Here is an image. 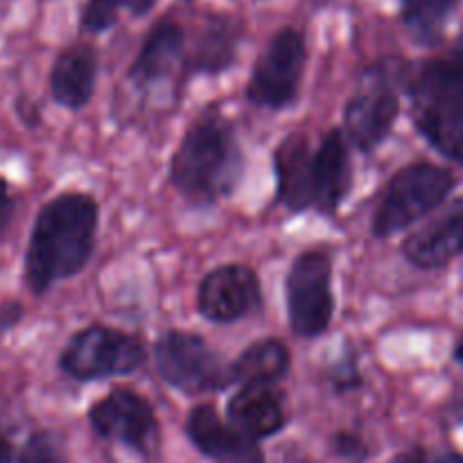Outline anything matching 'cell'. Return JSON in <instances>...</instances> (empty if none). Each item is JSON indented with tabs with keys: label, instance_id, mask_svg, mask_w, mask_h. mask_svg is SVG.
Segmentation results:
<instances>
[{
	"label": "cell",
	"instance_id": "9c48e42d",
	"mask_svg": "<svg viewBox=\"0 0 463 463\" xmlns=\"http://www.w3.org/2000/svg\"><path fill=\"white\" fill-rule=\"evenodd\" d=\"M396 66L384 68L373 66L366 72V84L360 93L348 99L344 109V127L362 152H371L378 147L393 129L401 104L396 95Z\"/></svg>",
	"mask_w": 463,
	"mask_h": 463
},
{
	"label": "cell",
	"instance_id": "e0dca14e",
	"mask_svg": "<svg viewBox=\"0 0 463 463\" xmlns=\"http://www.w3.org/2000/svg\"><path fill=\"white\" fill-rule=\"evenodd\" d=\"M98 59L86 45L66 48L54 61L50 72V93L54 102L66 109H81L90 102L95 90Z\"/></svg>",
	"mask_w": 463,
	"mask_h": 463
},
{
	"label": "cell",
	"instance_id": "4fadbf2b",
	"mask_svg": "<svg viewBox=\"0 0 463 463\" xmlns=\"http://www.w3.org/2000/svg\"><path fill=\"white\" fill-rule=\"evenodd\" d=\"M402 253L420 269H437L463 253V197L411 233L402 244Z\"/></svg>",
	"mask_w": 463,
	"mask_h": 463
},
{
	"label": "cell",
	"instance_id": "484cf974",
	"mask_svg": "<svg viewBox=\"0 0 463 463\" xmlns=\"http://www.w3.org/2000/svg\"><path fill=\"white\" fill-rule=\"evenodd\" d=\"M335 450L342 457H357L364 452V448H362L360 439L357 437H351V434H337V437H335Z\"/></svg>",
	"mask_w": 463,
	"mask_h": 463
},
{
	"label": "cell",
	"instance_id": "cb8c5ba5",
	"mask_svg": "<svg viewBox=\"0 0 463 463\" xmlns=\"http://www.w3.org/2000/svg\"><path fill=\"white\" fill-rule=\"evenodd\" d=\"M12 215H14V199L12 194H9L7 181L0 176V235H3V231L7 229V224L12 222Z\"/></svg>",
	"mask_w": 463,
	"mask_h": 463
},
{
	"label": "cell",
	"instance_id": "7402d4cb",
	"mask_svg": "<svg viewBox=\"0 0 463 463\" xmlns=\"http://www.w3.org/2000/svg\"><path fill=\"white\" fill-rule=\"evenodd\" d=\"M154 5L156 0H86L81 7L80 25L81 30L99 34L116 25L122 9L134 16H145L147 12H152Z\"/></svg>",
	"mask_w": 463,
	"mask_h": 463
},
{
	"label": "cell",
	"instance_id": "9a60e30c",
	"mask_svg": "<svg viewBox=\"0 0 463 463\" xmlns=\"http://www.w3.org/2000/svg\"><path fill=\"white\" fill-rule=\"evenodd\" d=\"M226 414L233 428L256 441L274 437L285 428L283 402L267 384H244L229 401Z\"/></svg>",
	"mask_w": 463,
	"mask_h": 463
},
{
	"label": "cell",
	"instance_id": "ffe728a7",
	"mask_svg": "<svg viewBox=\"0 0 463 463\" xmlns=\"http://www.w3.org/2000/svg\"><path fill=\"white\" fill-rule=\"evenodd\" d=\"M242 25L231 16H213L199 34L194 54L190 59L193 71L222 72L235 61Z\"/></svg>",
	"mask_w": 463,
	"mask_h": 463
},
{
	"label": "cell",
	"instance_id": "ac0fdd59",
	"mask_svg": "<svg viewBox=\"0 0 463 463\" xmlns=\"http://www.w3.org/2000/svg\"><path fill=\"white\" fill-rule=\"evenodd\" d=\"M185 52V30L179 23H158L145 39L134 66L131 80L140 86L154 84L170 75Z\"/></svg>",
	"mask_w": 463,
	"mask_h": 463
},
{
	"label": "cell",
	"instance_id": "2e32d148",
	"mask_svg": "<svg viewBox=\"0 0 463 463\" xmlns=\"http://www.w3.org/2000/svg\"><path fill=\"white\" fill-rule=\"evenodd\" d=\"M315 206L324 213H335L342 206L351 188V156L346 140L339 129L328 131L315 154Z\"/></svg>",
	"mask_w": 463,
	"mask_h": 463
},
{
	"label": "cell",
	"instance_id": "3957f363",
	"mask_svg": "<svg viewBox=\"0 0 463 463\" xmlns=\"http://www.w3.org/2000/svg\"><path fill=\"white\" fill-rule=\"evenodd\" d=\"M416 129L450 161L463 165V81L446 59L420 63L411 75Z\"/></svg>",
	"mask_w": 463,
	"mask_h": 463
},
{
	"label": "cell",
	"instance_id": "d4e9b609",
	"mask_svg": "<svg viewBox=\"0 0 463 463\" xmlns=\"http://www.w3.org/2000/svg\"><path fill=\"white\" fill-rule=\"evenodd\" d=\"M23 307L18 303H3L0 306V337H3L7 330H12L14 326L21 321Z\"/></svg>",
	"mask_w": 463,
	"mask_h": 463
},
{
	"label": "cell",
	"instance_id": "6da1fadb",
	"mask_svg": "<svg viewBox=\"0 0 463 463\" xmlns=\"http://www.w3.org/2000/svg\"><path fill=\"white\" fill-rule=\"evenodd\" d=\"M98 231V203L84 193H63L45 203L32 226L25 253V280L43 294L57 280L71 279L90 260Z\"/></svg>",
	"mask_w": 463,
	"mask_h": 463
},
{
	"label": "cell",
	"instance_id": "44dd1931",
	"mask_svg": "<svg viewBox=\"0 0 463 463\" xmlns=\"http://www.w3.org/2000/svg\"><path fill=\"white\" fill-rule=\"evenodd\" d=\"M457 0H401L402 23L419 43L432 45L441 39L448 16Z\"/></svg>",
	"mask_w": 463,
	"mask_h": 463
},
{
	"label": "cell",
	"instance_id": "7a4b0ae2",
	"mask_svg": "<svg viewBox=\"0 0 463 463\" xmlns=\"http://www.w3.org/2000/svg\"><path fill=\"white\" fill-rule=\"evenodd\" d=\"M242 149L220 111L203 113L181 140L170 165L175 188L194 203H213L233 193L242 176Z\"/></svg>",
	"mask_w": 463,
	"mask_h": 463
},
{
	"label": "cell",
	"instance_id": "d6986e66",
	"mask_svg": "<svg viewBox=\"0 0 463 463\" xmlns=\"http://www.w3.org/2000/svg\"><path fill=\"white\" fill-rule=\"evenodd\" d=\"M292 357L289 348L280 339H258L244 348L231 371V384H274L288 375Z\"/></svg>",
	"mask_w": 463,
	"mask_h": 463
},
{
	"label": "cell",
	"instance_id": "603a6c76",
	"mask_svg": "<svg viewBox=\"0 0 463 463\" xmlns=\"http://www.w3.org/2000/svg\"><path fill=\"white\" fill-rule=\"evenodd\" d=\"M18 463H71L52 434L34 432L23 446Z\"/></svg>",
	"mask_w": 463,
	"mask_h": 463
},
{
	"label": "cell",
	"instance_id": "4316f807",
	"mask_svg": "<svg viewBox=\"0 0 463 463\" xmlns=\"http://www.w3.org/2000/svg\"><path fill=\"white\" fill-rule=\"evenodd\" d=\"M0 463H14V448L7 439H0Z\"/></svg>",
	"mask_w": 463,
	"mask_h": 463
},
{
	"label": "cell",
	"instance_id": "277c9868",
	"mask_svg": "<svg viewBox=\"0 0 463 463\" xmlns=\"http://www.w3.org/2000/svg\"><path fill=\"white\" fill-rule=\"evenodd\" d=\"M455 188V179L448 170L434 163H411L402 167L384 190L380 206L373 217V235L389 238L398 231L407 229L420 217L441 206L450 190Z\"/></svg>",
	"mask_w": 463,
	"mask_h": 463
},
{
	"label": "cell",
	"instance_id": "7c38bea8",
	"mask_svg": "<svg viewBox=\"0 0 463 463\" xmlns=\"http://www.w3.org/2000/svg\"><path fill=\"white\" fill-rule=\"evenodd\" d=\"M188 437L202 455L220 463H265L256 439L226 425L211 405H199L188 416Z\"/></svg>",
	"mask_w": 463,
	"mask_h": 463
},
{
	"label": "cell",
	"instance_id": "30bf717a",
	"mask_svg": "<svg viewBox=\"0 0 463 463\" xmlns=\"http://www.w3.org/2000/svg\"><path fill=\"white\" fill-rule=\"evenodd\" d=\"M95 432L138 455H152L158 446V420L152 405L129 389H116L89 411Z\"/></svg>",
	"mask_w": 463,
	"mask_h": 463
},
{
	"label": "cell",
	"instance_id": "f546056e",
	"mask_svg": "<svg viewBox=\"0 0 463 463\" xmlns=\"http://www.w3.org/2000/svg\"><path fill=\"white\" fill-rule=\"evenodd\" d=\"M455 360L459 362V364H463V337H461V342L457 344V348H455Z\"/></svg>",
	"mask_w": 463,
	"mask_h": 463
},
{
	"label": "cell",
	"instance_id": "52a82bcc",
	"mask_svg": "<svg viewBox=\"0 0 463 463\" xmlns=\"http://www.w3.org/2000/svg\"><path fill=\"white\" fill-rule=\"evenodd\" d=\"M306 36L283 27L271 36L247 86V98L262 109H285L297 99L306 72Z\"/></svg>",
	"mask_w": 463,
	"mask_h": 463
},
{
	"label": "cell",
	"instance_id": "5b68a950",
	"mask_svg": "<svg viewBox=\"0 0 463 463\" xmlns=\"http://www.w3.org/2000/svg\"><path fill=\"white\" fill-rule=\"evenodd\" d=\"M61 369L75 380H104L134 373L145 362L140 342L122 330L89 326L68 342L61 353Z\"/></svg>",
	"mask_w": 463,
	"mask_h": 463
},
{
	"label": "cell",
	"instance_id": "ba28073f",
	"mask_svg": "<svg viewBox=\"0 0 463 463\" xmlns=\"http://www.w3.org/2000/svg\"><path fill=\"white\" fill-rule=\"evenodd\" d=\"M333 265L324 251H306L292 262L285 292L288 315L298 337H319L333 319Z\"/></svg>",
	"mask_w": 463,
	"mask_h": 463
},
{
	"label": "cell",
	"instance_id": "8fae6325",
	"mask_svg": "<svg viewBox=\"0 0 463 463\" xmlns=\"http://www.w3.org/2000/svg\"><path fill=\"white\" fill-rule=\"evenodd\" d=\"M258 306H260V280L251 267H217L197 289V310L215 324H233Z\"/></svg>",
	"mask_w": 463,
	"mask_h": 463
},
{
	"label": "cell",
	"instance_id": "8992f818",
	"mask_svg": "<svg viewBox=\"0 0 463 463\" xmlns=\"http://www.w3.org/2000/svg\"><path fill=\"white\" fill-rule=\"evenodd\" d=\"M161 378L184 393L220 392L231 384V371L199 335L170 330L154 346Z\"/></svg>",
	"mask_w": 463,
	"mask_h": 463
},
{
	"label": "cell",
	"instance_id": "83f0119b",
	"mask_svg": "<svg viewBox=\"0 0 463 463\" xmlns=\"http://www.w3.org/2000/svg\"><path fill=\"white\" fill-rule=\"evenodd\" d=\"M428 463H463V455H455V452H446L434 459H428Z\"/></svg>",
	"mask_w": 463,
	"mask_h": 463
},
{
	"label": "cell",
	"instance_id": "5bb4252c",
	"mask_svg": "<svg viewBox=\"0 0 463 463\" xmlns=\"http://www.w3.org/2000/svg\"><path fill=\"white\" fill-rule=\"evenodd\" d=\"M279 199L298 213L315 206V154L306 134H289L280 140L274 154Z\"/></svg>",
	"mask_w": 463,
	"mask_h": 463
},
{
	"label": "cell",
	"instance_id": "f1b7e54d",
	"mask_svg": "<svg viewBox=\"0 0 463 463\" xmlns=\"http://www.w3.org/2000/svg\"><path fill=\"white\" fill-rule=\"evenodd\" d=\"M401 463H428V457H425V452L414 450V452H410V455L402 457Z\"/></svg>",
	"mask_w": 463,
	"mask_h": 463
},
{
	"label": "cell",
	"instance_id": "4dcf8cb0",
	"mask_svg": "<svg viewBox=\"0 0 463 463\" xmlns=\"http://www.w3.org/2000/svg\"><path fill=\"white\" fill-rule=\"evenodd\" d=\"M457 414H459V419H463V398H461L459 405H457Z\"/></svg>",
	"mask_w": 463,
	"mask_h": 463
}]
</instances>
